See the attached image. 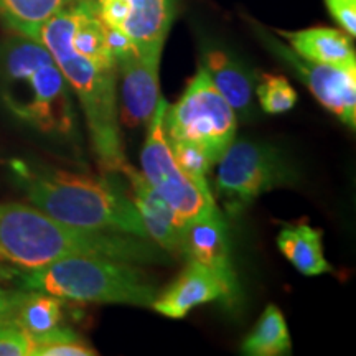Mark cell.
Returning a JSON list of instances; mask_svg holds the SVG:
<instances>
[{
	"label": "cell",
	"mask_w": 356,
	"mask_h": 356,
	"mask_svg": "<svg viewBox=\"0 0 356 356\" xmlns=\"http://www.w3.org/2000/svg\"><path fill=\"white\" fill-rule=\"evenodd\" d=\"M68 256H101L132 264L167 261V252L149 238L76 228L35 207L0 204V262L26 273Z\"/></svg>",
	"instance_id": "1"
},
{
	"label": "cell",
	"mask_w": 356,
	"mask_h": 356,
	"mask_svg": "<svg viewBox=\"0 0 356 356\" xmlns=\"http://www.w3.org/2000/svg\"><path fill=\"white\" fill-rule=\"evenodd\" d=\"M13 172L32 207L65 225L149 238L136 204L109 181L24 163Z\"/></svg>",
	"instance_id": "2"
},
{
	"label": "cell",
	"mask_w": 356,
	"mask_h": 356,
	"mask_svg": "<svg viewBox=\"0 0 356 356\" xmlns=\"http://www.w3.org/2000/svg\"><path fill=\"white\" fill-rule=\"evenodd\" d=\"M37 42L50 51L79 99L101 165L109 172H121L126 159L115 111V66L96 63L71 48L68 7L40 29Z\"/></svg>",
	"instance_id": "3"
},
{
	"label": "cell",
	"mask_w": 356,
	"mask_h": 356,
	"mask_svg": "<svg viewBox=\"0 0 356 356\" xmlns=\"http://www.w3.org/2000/svg\"><path fill=\"white\" fill-rule=\"evenodd\" d=\"M2 74V99L17 118L42 132H71L74 127L71 88L42 43L22 35L8 43Z\"/></svg>",
	"instance_id": "4"
},
{
	"label": "cell",
	"mask_w": 356,
	"mask_h": 356,
	"mask_svg": "<svg viewBox=\"0 0 356 356\" xmlns=\"http://www.w3.org/2000/svg\"><path fill=\"white\" fill-rule=\"evenodd\" d=\"M25 291L61 300L152 307L157 289L132 262L101 256H68L19 274Z\"/></svg>",
	"instance_id": "5"
},
{
	"label": "cell",
	"mask_w": 356,
	"mask_h": 356,
	"mask_svg": "<svg viewBox=\"0 0 356 356\" xmlns=\"http://www.w3.org/2000/svg\"><path fill=\"white\" fill-rule=\"evenodd\" d=\"M168 142L190 140L216 163L236 136V113L221 96L204 66H200L185 92L165 111Z\"/></svg>",
	"instance_id": "6"
},
{
	"label": "cell",
	"mask_w": 356,
	"mask_h": 356,
	"mask_svg": "<svg viewBox=\"0 0 356 356\" xmlns=\"http://www.w3.org/2000/svg\"><path fill=\"white\" fill-rule=\"evenodd\" d=\"M297 181V173L274 147L233 140L218 160V195L229 213H239L267 191Z\"/></svg>",
	"instance_id": "7"
},
{
	"label": "cell",
	"mask_w": 356,
	"mask_h": 356,
	"mask_svg": "<svg viewBox=\"0 0 356 356\" xmlns=\"http://www.w3.org/2000/svg\"><path fill=\"white\" fill-rule=\"evenodd\" d=\"M167 106V101L160 96L155 113L147 126V139L140 157L142 175L186 226L218 207L211 191H203L178 168L163 122Z\"/></svg>",
	"instance_id": "8"
},
{
	"label": "cell",
	"mask_w": 356,
	"mask_h": 356,
	"mask_svg": "<svg viewBox=\"0 0 356 356\" xmlns=\"http://www.w3.org/2000/svg\"><path fill=\"white\" fill-rule=\"evenodd\" d=\"M256 33L269 51L282 60L293 73L307 84L325 109L335 114L341 122L355 129L356 126V70L317 63L297 55L289 44L267 33L261 25H256Z\"/></svg>",
	"instance_id": "9"
},
{
	"label": "cell",
	"mask_w": 356,
	"mask_h": 356,
	"mask_svg": "<svg viewBox=\"0 0 356 356\" xmlns=\"http://www.w3.org/2000/svg\"><path fill=\"white\" fill-rule=\"evenodd\" d=\"M104 25L132 40L142 53H162L175 0H95Z\"/></svg>",
	"instance_id": "10"
},
{
	"label": "cell",
	"mask_w": 356,
	"mask_h": 356,
	"mask_svg": "<svg viewBox=\"0 0 356 356\" xmlns=\"http://www.w3.org/2000/svg\"><path fill=\"white\" fill-rule=\"evenodd\" d=\"M181 254L211 269L226 289L228 305L234 304L238 299V282L229 259L228 225L218 208L185 226Z\"/></svg>",
	"instance_id": "11"
},
{
	"label": "cell",
	"mask_w": 356,
	"mask_h": 356,
	"mask_svg": "<svg viewBox=\"0 0 356 356\" xmlns=\"http://www.w3.org/2000/svg\"><path fill=\"white\" fill-rule=\"evenodd\" d=\"M162 53L136 50L115 60L122 76V119L127 126H149L160 97L159 66Z\"/></svg>",
	"instance_id": "12"
},
{
	"label": "cell",
	"mask_w": 356,
	"mask_h": 356,
	"mask_svg": "<svg viewBox=\"0 0 356 356\" xmlns=\"http://www.w3.org/2000/svg\"><path fill=\"white\" fill-rule=\"evenodd\" d=\"M121 172L131 181L134 193L132 202L139 211L149 238L165 252L181 254L185 226L173 208L154 190L142 172H137L127 162L122 165Z\"/></svg>",
	"instance_id": "13"
},
{
	"label": "cell",
	"mask_w": 356,
	"mask_h": 356,
	"mask_svg": "<svg viewBox=\"0 0 356 356\" xmlns=\"http://www.w3.org/2000/svg\"><path fill=\"white\" fill-rule=\"evenodd\" d=\"M213 300H225L228 304L226 289L220 277L197 261L188 264L172 286L155 297L152 309L170 318H184L195 307Z\"/></svg>",
	"instance_id": "14"
},
{
	"label": "cell",
	"mask_w": 356,
	"mask_h": 356,
	"mask_svg": "<svg viewBox=\"0 0 356 356\" xmlns=\"http://www.w3.org/2000/svg\"><path fill=\"white\" fill-rule=\"evenodd\" d=\"M280 37L289 42L297 55L317 63L338 66V68L356 70V51L350 37L337 29L314 26V29L282 32Z\"/></svg>",
	"instance_id": "15"
},
{
	"label": "cell",
	"mask_w": 356,
	"mask_h": 356,
	"mask_svg": "<svg viewBox=\"0 0 356 356\" xmlns=\"http://www.w3.org/2000/svg\"><path fill=\"white\" fill-rule=\"evenodd\" d=\"M204 68L221 96L228 101L234 113L248 114L252 104L256 79L252 73L229 53L210 48L204 53Z\"/></svg>",
	"instance_id": "16"
},
{
	"label": "cell",
	"mask_w": 356,
	"mask_h": 356,
	"mask_svg": "<svg viewBox=\"0 0 356 356\" xmlns=\"http://www.w3.org/2000/svg\"><path fill=\"white\" fill-rule=\"evenodd\" d=\"M277 248L304 275H320L333 270L323 254L322 231L307 222L282 228L277 236Z\"/></svg>",
	"instance_id": "17"
},
{
	"label": "cell",
	"mask_w": 356,
	"mask_h": 356,
	"mask_svg": "<svg viewBox=\"0 0 356 356\" xmlns=\"http://www.w3.org/2000/svg\"><path fill=\"white\" fill-rule=\"evenodd\" d=\"M74 0H0V19L22 37L37 40L40 29Z\"/></svg>",
	"instance_id": "18"
},
{
	"label": "cell",
	"mask_w": 356,
	"mask_h": 356,
	"mask_svg": "<svg viewBox=\"0 0 356 356\" xmlns=\"http://www.w3.org/2000/svg\"><path fill=\"white\" fill-rule=\"evenodd\" d=\"M243 353L249 356H277L291 351V333L286 318L275 305H267L252 330L243 341Z\"/></svg>",
	"instance_id": "19"
},
{
	"label": "cell",
	"mask_w": 356,
	"mask_h": 356,
	"mask_svg": "<svg viewBox=\"0 0 356 356\" xmlns=\"http://www.w3.org/2000/svg\"><path fill=\"white\" fill-rule=\"evenodd\" d=\"M61 299L44 292H26L15 315V323L35 337L55 330L61 322Z\"/></svg>",
	"instance_id": "20"
},
{
	"label": "cell",
	"mask_w": 356,
	"mask_h": 356,
	"mask_svg": "<svg viewBox=\"0 0 356 356\" xmlns=\"http://www.w3.org/2000/svg\"><path fill=\"white\" fill-rule=\"evenodd\" d=\"M259 104L267 114H284L297 104V91L287 78L262 74L256 84Z\"/></svg>",
	"instance_id": "21"
},
{
	"label": "cell",
	"mask_w": 356,
	"mask_h": 356,
	"mask_svg": "<svg viewBox=\"0 0 356 356\" xmlns=\"http://www.w3.org/2000/svg\"><path fill=\"white\" fill-rule=\"evenodd\" d=\"M168 144H170L178 168L203 191H211L207 180V173L213 163L202 147L190 140H172Z\"/></svg>",
	"instance_id": "22"
},
{
	"label": "cell",
	"mask_w": 356,
	"mask_h": 356,
	"mask_svg": "<svg viewBox=\"0 0 356 356\" xmlns=\"http://www.w3.org/2000/svg\"><path fill=\"white\" fill-rule=\"evenodd\" d=\"M35 341L29 332L15 322L0 327V356H33Z\"/></svg>",
	"instance_id": "23"
},
{
	"label": "cell",
	"mask_w": 356,
	"mask_h": 356,
	"mask_svg": "<svg viewBox=\"0 0 356 356\" xmlns=\"http://www.w3.org/2000/svg\"><path fill=\"white\" fill-rule=\"evenodd\" d=\"M96 350L81 341V338H73V340H61L50 345L37 346L33 356H95Z\"/></svg>",
	"instance_id": "24"
},
{
	"label": "cell",
	"mask_w": 356,
	"mask_h": 356,
	"mask_svg": "<svg viewBox=\"0 0 356 356\" xmlns=\"http://www.w3.org/2000/svg\"><path fill=\"white\" fill-rule=\"evenodd\" d=\"M332 19L341 26V30L355 38L356 35V0H323Z\"/></svg>",
	"instance_id": "25"
},
{
	"label": "cell",
	"mask_w": 356,
	"mask_h": 356,
	"mask_svg": "<svg viewBox=\"0 0 356 356\" xmlns=\"http://www.w3.org/2000/svg\"><path fill=\"white\" fill-rule=\"evenodd\" d=\"M25 296L26 292L24 291H12V289L0 287V327L15 322V315Z\"/></svg>",
	"instance_id": "26"
},
{
	"label": "cell",
	"mask_w": 356,
	"mask_h": 356,
	"mask_svg": "<svg viewBox=\"0 0 356 356\" xmlns=\"http://www.w3.org/2000/svg\"><path fill=\"white\" fill-rule=\"evenodd\" d=\"M19 269H15V267L12 266H7L3 264V262H0V284L3 282H8V280H13L15 277H19Z\"/></svg>",
	"instance_id": "27"
}]
</instances>
